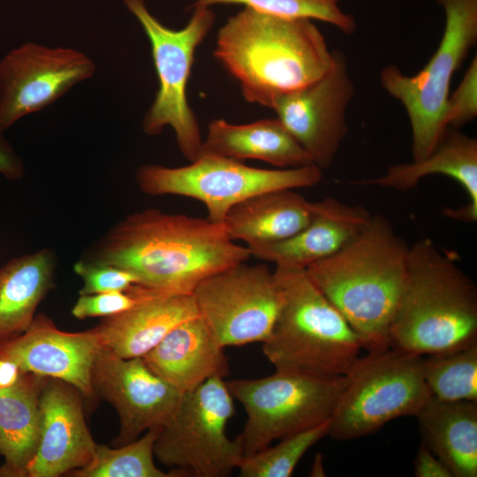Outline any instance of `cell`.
Listing matches in <instances>:
<instances>
[{
  "mask_svg": "<svg viewBox=\"0 0 477 477\" xmlns=\"http://www.w3.org/2000/svg\"><path fill=\"white\" fill-rule=\"evenodd\" d=\"M250 257L223 223L147 208L111 227L83 259L125 269L137 284L163 294H191L204 279Z\"/></svg>",
  "mask_w": 477,
  "mask_h": 477,
  "instance_id": "obj_1",
  "label": "cell"
},
{
  "mask_svg": "<svg viewBox=\"0 0 477 477\" xmlns=\"http://www.w3.org/2000/svg\"><path fill=\"white\" fill-rule=\"evenodd\" d=\"M214 56L239 82L247 102L269 108L323 76L334 62L311 19L246 7L219 29Z\"/></svg>",
  "mask_w": 477,
  "mask_h": 477,
  "instance_id": "obj_2",
  "label": "cell"
},
{
  "mask_svg": "<svg viewBox=\"0 0 477 477\" xmlns=\"http://www.w3.org/2000/svg\"><path fill=\"white\" fill-rule=\"evenodd\" d=\"M409 246L388 218L370 216L332 255L306 271L367 352L390 347V328L407 274Z\"/></svg>",
  "mask_w": 477,
  "mask_h": 477,
  "instance_id": "obj_3",
  "label": "cell"
},
{
  "mask_svg": "<svg viewBox=\"0 0 477 477\" xmlns=\"http://www.w3.org/2000/svg\"><path fill=\"white\" fill-rule=\"evenodd\" d=\"M477 343V287L430 238L409 247L405 282L390 328L391 347L428 355Z\"/></svg>",
  "mask_w": 477,
  "mask_h": 477,
  "instance_id": "obj_4",
  "label": "cell"
},
{
  "mask_svg": "<svg viewBox=\"0 0 477 477\" xmlns=\"http://www.w3.org/2000/svg\"><path fill=\"white\" fill-rule=\"evenodd\" d=\"M281 303L262 351L276 370L345 375L360 356V337L305 269L276 266Z\"/></svg>",
  "mask_w": 477,
  "mask_h": 477,
  "instance_id": "obj_5",
  "label": "cell"
},
{
  "mask_svg": "<svg viewBox=\"0 0 477 477\" xmlns=\"http://www.w3.org/2000/svg\"><path fill=\"white\" fill-rule=\"evenodd\" d=\"M445 13L438 48L415 75L395 64L383 67V89L405 108L412 131L413 161L429 155L446 129L444 117L452 77L477 42V0H437Z\"/></svg>",
  "mask_w": 477,
  "mask_h": 477,
  "instance_id": "obj_6",
  "label": "cell"
},
{
  "mask_svg": "<svg viewBox=\"0 0 477 477\" xmlns=\"http://www.w3.org/2000/svg\"><path fill=\"white\" fill-rule=\"evenodd\" d=\"M423 356L391 346L360 356L329 418V434L339 441L362 437L399 417L416 416L431 397Z\"/></svg>",
  "mask_w": 477,
  "mask_h": 477,
  "instance_id": "obj_7",
  "label": "cell"
},
{
  "mask_svg": "<svg viewBox=\"0 0 477 477\" xmlns=\"http://www.w3.org/2000/svg\"><path fill=\"white\" fill-rule=\"evenodd\" d=\"M148 37L159 87L144 116L142 129L148 135H157L170 126L178 147L190 162L202 153L203 140L194 112L186 98L187 83L194 52L215 21L209 7H193L187 25L170 29L148 11L145 0H123Z\"/></svg>",
  "mask_w": 477,
  "mask_h": 477,
  "instance_id": "obj_8",
  "label": "cell"
},
{
  "mask_svg": "<svg viewBox=\"0 0 477 477\" xmlns=\"http://www.w3.org/2000/svg\"><path fill=\"white\" fill-rule=\"evenodd\" d=\"M322 177V170L314 164L267 170L212 154H201L181 167L142 165L135 173L142 193L197 200L205 205L207 217L220 223L233 206L247 198L269 191L314 186Z\"/></svg>",
  "mask_w": 477,
  "mask_h": 477,
  "instance_id": "obj_9",
  "label": "cell"
},
{
  "mask_svg": "<svg viewBox=\"0 0 477 477\" xmlns=\"http://www.w3.org/2000/svg\"><path fill=\"white\" fill-rule=\"evenodd\" d=\"M346 381V375L326 378L276 369L261 378L226 381L246 413L238 435L244 457L329 420Z\"/></svg>",
  "mask_w": 477,
  "mask_h": 477,
  "instance_id": "obj_10",
  "label": "cell"
},
{
  "mask_svg": "<svg viewBox=\"0 0 477 477\" xmlns=\"http://www.w3.org/2000/svg\"><path fill=\"white\" fill-rule=\"evenodd\" d=\"M235 413L234 398L223 377L214 376L183 394L169 420L158 431L154 455L178 473L226 477L238 468L241 441L226 433Z\"/></svg>",
  "mask_w": 477,
  "mask_h": 477,
  "instance_id": "obj_11",
  "label": "cell"
},
{
  "mask_svg": "<svg viewBox=\"0 0 477 477\" xmlns=\"http://www.w3.org/2000/svg\"><path fill=\"white\" fill-rule=\"evenodd\" d=\"M193 295L200 317L223 348L263 343L281 303L274 271L265 264L228 268L201 281Z\"/></svg>",
  "mask_w": 477,
  "mask_h": 477,
  "instance_id": "obj_12",
  "label": "cell"
},
{
  "mask_svg": "<svg viewBox=\"0 0 477 477\" xmlns=\"http://www.w3.org/2000/svg\"><path fill=\"white\" fill-rule=\"evenodd\" d=\"M94 61L72 48L24 43L0 60V132L91 78Z\"/></svg>",
  "mask_w": 477,
  "mask_h": 477,
  "instance_id": "obj_13",
  "label": "cell"
},
{
  "mask_svg": "<svg viewBox=\"0 0 477 477\" xmlns=\"http://www.w3.org/2000/svg\"><path fill=\"white\" fill-rule=\"evenodd\" d=\"M330 69L314 82L276 98L270 109L321 170L328 169L344 140L354 85L347 60L334 50Z\"/></svg>",
  "mask_w": 477,
  "mask_h": 477,
  "instance_id": "obj_14",
  "label": "cell"
},
{
  "mask_svg": "<svg viewBox=\"0 0 477 477\" xmlns=\"http://www.w3.org/2000/svg\"><path fill=\"white\" fill-rule=\"evenodd\" d=\"M92 386L116 410L120 421L117 446L161 428L178 408L183 393L154 374L141 358H121L102 348L93 365Z\"/></svg>",
  "mask_w": 477,
  "mask_h": 477,
  "instance_id": "obj_15",
  "label": "cell"
},
{
  "mask_svg": "<svg viewBox=\"0 0 477 477\" xmlns=\"http://www.w3.org/2000/svg\"><path fill=\"white\" fill-rule=\"evenodd\" d=\"M102 348L96 327L66 332L40 314L25 332L0 342V358L13 361L24 374L62 380L74 386L82 397L93 398L92 368Z\"/></svg>",
  "mask_w": 477,
  "mask_h": 477,
  "instance_id": "obj_16",
  "label": "cell"
},
{
  "mask_svg": "<svg viewBox=\"0 0 477 477\" xmlns=\"http://www.w3.org/2000/svg\"><path fill=\"white\" fill-rule=\"evenodd\" d=\"M82 395L72 384L45 377L40 395L41 433L26 477H57L86 466L97 443L87 425Z\"/></svg>",
  "mask_w": 477,
  "mask_h": 477,
  "instance_id": "obj_17",
  "label": "cell"
},
{
  "mask_svg": "<svg viewBox=\"0 0 477 477\" xmlns=\"http://www.w3.org/2000/svg\"><path fill=\"white\" fill-rule=\"evenodd\" d=\"M370 216L360 206L327 197L313 202L310 222L294 235L248 249L251 256L276 266L306 269L342 248L363 229Z\"/></svg>",
  "mask_w": 477,
  "mask_h": 477,
  "instance_id": "obj_18",
  "label": "cell"
},
{
  "mask_svg": "<svg viewBox=\"0 0 477 477\" xmlns=\"http://www.w3.org/2000/svg\"><path fill=\"white\" fill-rule=\"evenodd\" d=\"M223 349L198 315L176 326L141 359L154 374L184 394L211 377L227 375Z\"/></svg>",
  "mask_w": 477,
  "mask_h": 477,
  "instance_id": "obj_19",
  "label": "cell"
},
{
  "mask_svg": "<svg viewBox=\"0 0 477 477\" xmlns=\"http://www.w3.org/2000/svg\"><path fill=\"white\" fill-rule=\"evenodd\" d=\"M432 174H443L455 179L469 197L468 204L458 209H444V215L456 220L476 222L477 140L457 128L446 127L435 149L426 158L390 166L383 176L354 184L407 191Z\"/></svg>",
  "mask_w": 477,
  "mask_h": 477,
  "instance_id": "obj_20",
  "label": "cell"
},
{
  "mask_svg": "<svg viewBox=\"0 0 477 477\" xmlns=\"http://www.w3.org/2000/svg\"><path fill=\"white\" fill-rule=\"evenodd\" d=\"M198 315L193 293H155L123 313L104 317L96 329L103 348L121 358H141L176 326Z\"/></svg>",
  "mask_w": 477,
  "mask_h": 477,
  "instance_id": "obj_21",
  "label": "cell"
},
{
  "mask_svg": "<svg viewBox=\"0 0 477 477\" xmlns=\"http://www.w3.org/2000/svg\"><path fill=\"white\" fill-rule=\"evenodd\" d=\"M313 202L294 189L258 193L233 206L223 224L231 239L247 247L284 240L310 222Z\"/></svg>",
  "mask_w": 477,
  "mask_h": 477,
  "instance_id": "obj_22",
  "label": "cell"
},
{
  "mask_svg": "<svg viewBox=\"0 0 477 477\" xmlns=\"http://www.w3.org/2000/svg\"><path fill=\"white\" fill-rule=\"evenodd\" d=\"M415 417L422 443L454 477L477 476V402L431 396Z\"/></svg>",
  "mask_w": 477,
  "mask_h": 477,
  "instance_id": "obj_23",
  "label": "cell"
},
{
  "mask_svg": "<svg viewBox=\"0 0 477 477\" xmlns=\"http://www.w3.org/2000/svg\"><path fill=\"white\" fill-rule=\"evenodd\" d=\"M201 154L236 160L257 159L281 168L313 164L306 151L277 118L245 125L215 119L208 124Z\"/></svg>",
  "mask_w": 477,
  "mask_h": 477,
  "instance_id": "obj_24",
  "label": "cell"
},
{
  "mask_svg": "<svg viewBox=\"0 0 477 477\" xmlns=\"http://www.w3.org/2000/svg\"><path fill=\"white\" fill-rule=\"evenodd\" d=\"M55 253L42 249L9 261L0 269V342L25 332L54 286Z\"/></svg>",
  "mask_w": 477,
  "mask_h": 477,
  "instance_id": "obj_25",
  "label": "cell"
},
{
  "mask_svg": "<svg viewBox=\"0 0 477 477\" xmlns=\"http://www.w3.org/2000/svg\"><path fill=\"white\" fill-rule=\"evenodd\" d=\"M44 378L25 373L12 386L0 390L1 477H26L40 440V395Z\"/></svg>",
  "mask_w": 477,
  "mask_h": 477,
  "instance_id": "obj_26",
  "label": "cell"
},
{
  "mask_svg": "<svg viewBox=\"0 0 477 477\" xmlns=\"http://www.w3.org/2000/svg\"><path fill=\"white\" fill-rule=\"evenodd\" d=\"M422 369L431 396L446 401L477 402V343L425 355Z\"/></svg>",
  "mask_w": 477,
  "mask_h": 477,
  "instance_id": "obj_27",
  "label": "cell"
},
{
  "mask_svg": "<svg viewBox=\"0 0 477 477\" xmlns=\"http://www.w3.org/2000/svg\"><path fill=\"white\" fill-rule=\"evenodd\" d=\"M160 428L125 445L110 448L97 444L86 466L70 472L74 477H169L154 462V444Z\"/></svg>",
  "mask_w": 477,
  "mask_h": 477,
  "instance_id": "obj_28",
  "label": "cell"
},
{
  "mask_svg": "<svg viewBox=\"0 0 477 477\" xmlns=\"http://www.w3.org/2000/svg\"><path fill=\"white\" fill-rule=\"evenodd\" d=\"M329 419L280 440L275 446L243 457L238 469L241 477H290L301 458L328 435Z\"/></svg>",
  "mask_w": 477,
  "mask_h": 477,
  "instance_id": "obj_29",
  "label": "cell"
},
{
  "mask_svg": "<svg viewBox=\"0 0 477 477\" xmlns=\"http://www.w3.org/2000/svg\"><path fill=\"white\" fill-rule=\"evenodd\" d=\"M340 0H196L193 7L214 4H243L257 11L287 17L319 19L346 34H353L356 22L339 7Z\"/></svg>",
  "mask_w": 477,
  "mask_h": 477,
  "instance_id": "obj_30",
  "label": "cell"
},
{
  "mask_svg": "<svg viewBox=\"0 0 477 477\" xmlns=\"http://www.w3.org/2000/svg\"><path fill=\"white\" fill-rule=\"evenodd\" d=\"M155 293L160 292L140 284H134L125 292L80 295L72 309V314L75 318L80 320L112 316L132 308Z\"/></svg>",
  "mask_w": 477,
  "mask_h": 477,
  "instance_id": "obj_31",
  "label": "cell"
},
{
  "mask_svg": "<svg viewBox=\"0 0 477 477\" xmlns=\"http://www.w3.org/2000/svg\"><path fill=\"white\" fill-rule=\"evenodd\" d=\"M73 270L83 281L80 295L125 292L138 284L136 276L125 269L83 258L74 263Z\"/></svg>",
  "mask_w": 477,
  "mask_h": 477,
  "instance_id": "obj_32",
  "label": "cell"
},
{
  "mask_svg": "<svg viewBox=\"0 0 477 477\" xmlns=\"http://www.w3.org/2000/svg\"><path fill=\"white\" fill-rule=\"evenodd\" d=\"M477 116V57L470 63L464 77L451 96L445 111V125L459 128Z\"/></svg>",
  "mask_w": 477,
  "mask_h": 477,
  "instance_id": "obj_33",
  "label": "cell"
},
{
  "mask_svg": "<svg viewBox=\"0 0 477 477\" xmlns=\"http://www.w3.org/2000/svg\"><path fill=\"white\" fill-rule=\"evenodd\" d=\"M413 466L416 477H454L448 466L422 443Z\"/></svg>",
  "mask_w": 477,
  "mask_h": 477,
  "instance_id": "obj_34",
  "label": "cell"
},
{
  "mask_svg": "<svg viewBox=\"0 0 477 477\" xmlns=\"http://www.w3.org/2000/svg\"><path fill=\"white\" fill-rule=\"evenodd\" d=\"M0 174L8 180H19L25 175V166L10 142L0 132Z\"/></svg>",
  "mask_w": 477,
  "mask_h": 477,
  "instance_id": "obj_35",
  "label": "cell"
},
{
  "mask_svg": "<svg viewBox=\"0 0 477 477\" xmlns=\"http://www.w3.org/2000/svg\"><path fill=\"white\" fill-rule=\"evenodd\" d=\"M23 374L16 363L7 359L0 358V390L15 384Z\"/></svg>",
  "mask_w": 477,
  "mask_h": 477,
  "instance_id": "obj_36",
  "label": "cell"
},
{
  "mask_svg": "<svg viewBox=\"0 0 477 477\" xmlns=\"http://www.w3.org/2000/svg\"><path fill=\"white\" fill-rule=\"evenodd\" d=\"M312 476H324V470L322 466V461L320 455H317L313 465V469L311 471Z\"/></svg>",
  "mask_w": 477,
  "mask_h": 477,
  "instance_id": "obj_37",
  "label": "cell"
}]
</instances>
